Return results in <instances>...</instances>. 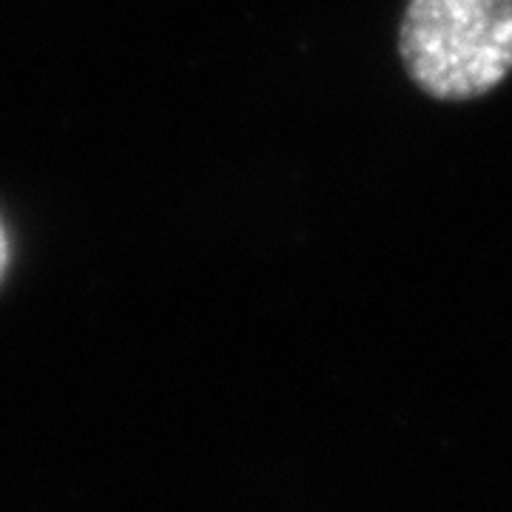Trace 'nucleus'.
I'll use <instances>...</instances> for the list:
<instances>
[{"mask_svg":"<svg viewBox=\"0 0 512 512\" xmlns=\"http://www.w3.org/2000/svg\"><path fill=\"white\" fill-rule=\"evenodd\" d=\"M399 55L427 97H484L512 72V0H407Z\"/></svg>","mask_w":512,"mask_h":512,"instance_id":"f257e3e1","label":"nucleus"},{"mask_svg":"<svg viewBox=\"0 0 512 512\" xmlns=\"http://www.w3.org/2000/svg\"><path fill=\"white\" fill-rule=\"evenodd\" d=\"M6 268H9V237H6V228L0 222V279L6 274Z\"/></svg>","mask_w":512,"mask_h":512,"instance_id":"f03ea898","label":"nucleus"}]
</instances>
